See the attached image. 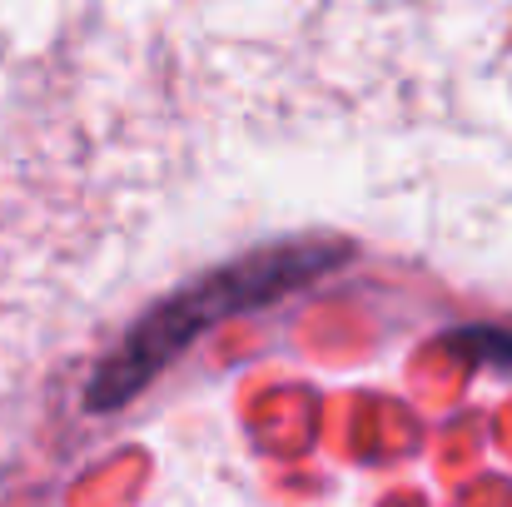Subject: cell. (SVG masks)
Listing matches in <instances>:
<instances>
[{
    "mask_svg": "<svg viewBox=\"0 0 512 507\" xmlns=\"http://www.w3.org/2000/svg\"><path fill=\"white\" fill-rule=\"evenodd\" d=\"M348 259L343 244H279V249H259L249 259H234L224 269H214L209 279L179 289L174 299L155 304L130 334L120 338V348L100 363V373L90 378L85 403L95 413L125 408L150 378L165 373V363H174L204 329H214L229 314L259 309L309 279H319L324 269H334Z\"/></svg>",
    "mask_w": 512,
    "mask_h": 507,
    "instance_id": "6da1fadb",
    "label": "cell"
}]
</instances>
